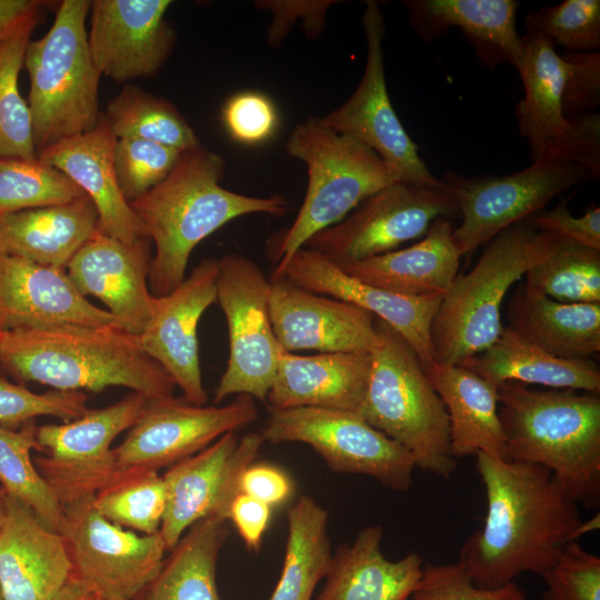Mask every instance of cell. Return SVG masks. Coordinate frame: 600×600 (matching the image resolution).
I'll return each mask as SVG.
<instances>
[{"instance_id":"1","label":"cell","mask_w":600,"mask_h":600,"mask_svg":"<svg viewBox=\"0 0 600 600\" xmlns=\"http://www.w3.org/2000/svg\"><path fill=\"white\" fill-rule=\"evenodd\" d=\"M487 511L457 563L474 584L498 588L522 573L543 576L578 541L579 504L546 468L478 453Z\"/></svg>"},{"instance_id":"2","label":"cell","mask_w":600,"mask_h":600,"mask_svg":"<svg viewBox=\"0 0 600 600\" xmlns=\"http://www.w3.org/2000/svg\"><path fill=\"white\" fill-rule=\"evenodd\" d=\"M223 158L197 146L181 153L169 176L129 204L156 251L149 272L152 296L161 297L186 278L193 249L228 222L242 216H282L288 202L280 196L251 197L223 188Z\"/></svg>"},{"instance_id":"3","label":"cell","mask_w":600,"mask_h":600,"mask_svg":"<svg viewBox=\"0 0 600 600\" xmlns=\"http://www.w3.org/2000/svg\"><path fill=\"white\" fill-rule=\"evenodd\" d=\"M0 364L19 381L60 391H101L124 387L157 400L173 396L176 384L120 327L64 326L0 331Z\"/></svg>"},{"instance_id":"4","label":"cell","mask_w":600,"mask_h":600,"mask_svg":"<svg viewBox=\"0 0 600 600\" xmlns=\"http://www.w3.org/2000/svg\"><path fill=\"white\" fill-rule=\"evenodd\" d=\"M507 459L548 469L588 509L600 506V397L571 389L498 387Z\"/></svg>"},{"instance_id":"5","label":"cell","mask_w":600,"mask_h":600,"mask_svg":"<svg viewBox=\"0 0 600 600\" xmlns=\"http://www.w3.org/2000/svg\"><path fill=\"white\" fill-rule=\"evenodd\" d=\"M552 234L520 221L487 242L473 268L456 277L433 316V362L459 364L489 348L503 326L509 289L547 253Z\"/></svg>"},{"instance_id":"6","label":"cell","mask_w":600,"mask_h":600,"mask_svg":"<svg viewBox=\"0 0 600 600\" xmlns=\"http://www.w3.org/2000/svg\"><path fill=\"white\" fill-rule=\"evenodd\" d=\"M290 157L307 167L303 202L292 224L272 241L277 279L292 256L319 231L344 219L367 198L399 181L361 142L326 127L319 117L297 124L286 142Z\"/></svg>"},{"instance_id":"7","label":"cell","mask_w":600,"mask_h":600,"mask_svg":"<svg viewBox=\"0 0 600 600\" xmlns=\"http://www.w3.org/2000/svg\"><path fill=\"white\" fill-rule=\"evenodd\" d=\"M377 340L358 414L402 446L416 468L444 479L457 469L450 449L449 419L411 346L376 318Z\"/></svg>"},{"instance_id":"8","label":"cell","mask_w":600,"mask_h":600,"mask_svg":"<svg viewBox=\"0 0 600 600\" xmlns=\"http://www.w3.org/2000/svg\"><path fill=\"white\" fill-rule=\"evenodd\" d=\"M89 0L60 2L51 28L29 42L24 66L30 78L28 106L38 151L88 132L99 122L101 73L88 46Z\"/></svg>"},{"instance_id":"9","label":"cell","mask_w":600,"mask_h":600,"mask_svg":"<svg viewBox=\"0 0 600 600\" xmlns=\"http://www.w3.org/2000/svg\"><path fill=\"white\" fill-rule=\"evenodd\" d=\"M217 302L228 327L229 357L213 404L232 394L267 400L282 351L269 313L271 282L257 262L228 253L218 259Z\"/></svg>"},{"instance_id":"10","label":"cell","mask_w":600,"mask_h":600,"mask_svg":"<svg viewBox=\"0 0 600 600\" xmlns=\"http://www.w3.org/2000/svg\"><path fill=\"white\" fill-rule=\"evenodd\" d=\"M260 434L270 443H306L336 472L363 474L396 491H406L412 484V456L356 412L269 408Z\"/></svg>"},{"instance_id":"11","label":"cell","mask_w":600,"mask_h":600,"mask_svg":"<svg viewBox=\"0 0 600 600\" xmlns=\"http://www.w3.org/2000/svg\"><path fill=\"white\" fill-rule=\"evenodd\" d=\"M453 217H459V209L442 182L397 181L367 198L340 222L312 236L304 247L346 268L424 237L436 219Z\"/></svg>"},{"instance_id":"12","label":"cell","mask_w":600,"mask_h":600,"mask_svg":"<svg viewBox=\"0 0 600 600\" xmlns=\"http://www.w3.org/2000/svg\"><path fill=\"white\" fill-rule=\"evenodd\" d=\"M588 171L574 163L540 161L511 174L467 178L447 173L441 182L456 201L461 223L453 240L466 256L507 228L542 211L564 191L588 181Z\"/></svg>"},{"instance_id":"13","label":"cell","mask_w":600,"mask_h":600,"mask_svg":"<svg viewBox=\"0 0 600 600\" xmlns=\"http://www.w3.org/2000/svg\"><path fill=\"white\" fill-rule=\"evenodd\" d=\"M61 534L73 574L102 600H133L161 570L167 551L160 533L138 534L102 517L93 496L63 506Z\"/></svg>"},{"instance_id":"14","label":"cell","mask_w":600,"mask_h":600,"mask_svg":"<svg viewBox=\"0 0 600 600\" xmlns=\"http://www.w3.org/2000/svg\"><path fill=\"white\" fill-rule=\"evenodd\" d=\"M257 418L254 399L246 394L226 406H196L173 396L149 400L123 441L111 449L116 480L171 467Z\"/></svg>"},{"instance_id":"15","label":"cell","mask_w":600,"mask_h":600,"mask_svg":"<svg viewBox=\"0 0 600 600\" xmlns=\"http://www.w3.org/2000/svg\"><path fill=\"white\" fill-rule=\"evenodd\" d=\"M362 26L367 60L360 82L347 101L319 118L334 132L373 150L399 181L438 186L440 179L420 158L388 93L382 46L386 24L379 2H366Z\"/></svg>"},{"instance_id":"16","label":"cell","mask_w":600,"mask_h":600,"mask_svg":"<svg viewBox=\"0 0 600 600\" xmlns=\"http://www.w3.org/2000/svg\"><path fill=\"white\" fill-rule=\"evenodd\" d=\"M148 399L131 392L121 400L88 410L76 420L37 427L44 456L33 462L62 507L94 496L116 480L111 443L138 420Z\"/></svg>"},{"instance_id":"17","label":"cell","mask_w":600,"mask_h":600,"mask_svg":"<svg viewBox=\"0 0 600 600\" xmlns=\"http://www.w3.org/2000/svg\"><path fill=\"white\" fill-rule=\"evenodd\" d=\"M263 443L260 432L241 438L228 432L170 467L162 476L167 502L159 531L167 551L200 520L219 517L228 521L230 504L239 494L240 477Z\"/></svg>"},{"instance_id":"18","label":"cell","mask_w":600,"mask_h":600,"mask_svg":"<svg viewBox=\"0 0 600 600\" xmlns=\"http://www.w3.org/2000/svg\"><path fill=\"white\" fill-rule=\"evenodd\" d=\"M219 262L200 261L189 277L171 292L152 298V318L138 336L142 349L156 360L180 388L183 399L204 406L199 358L198 323L203 312L217 302Z\"/></svg>"},{"instance_id":"19","label":"cell","mask_w":600,"mask_h":600,"mask_svg":"<svg viewBox=\"0 0 600 600\" xmlns=\"http://www.w3.org/2000/svg\"><path fill=\"white\" fill-rule=\"evenodd\" d=\"M169 0L91 1L88 46L101 74L128 81L154 74L170 56L174 33Z\"/></svg>"},{"instance_id":"20","label":"cell","mask_w":600,"mask_h":600,"mask_svg":"<svg viewBox=\"0 0 600 600\" xmlns=\"http://www.w3.org/2000/svg\"><path fill=\"white\" fill-rule=\"evenodd\" d=\"M270 282V320L282 350L370 353L377 330L369 311L314 293L286 278Z\"/></svg>"},{"instance_id":"21","label":"cell","mask_w":600,"mask_h":600,"mask_svg":"<svg viewBox=\"0 0 600 600\" xmlns=\"http://www.w3.org/2000/svg\"><path fill=\"white\" fill-rule=\"evenodd\" d=\"M151 260L149 238L128 243L98 230L66 271L82 296L98 298L122 330L140 336L152 318Z\"/></svg>"},{"instance_id":"22","label":"cell","mask_w":600,"mask_h":600,"mask_svg":"<svg viewBox=\"0 0 600 600\" xmlns=\"http://www.w3.org/2000/svg\"><path fill=\"white\" fill-rule=\"evenodd\" d=\"M64 326L120 327L78 291L66 269L0 252V331Z\"/></svg>"},{"instance_id":"23","label":"cell","mask_w":600,"mask_h":600,"mask_svg":"<svg viewBox=\"0 0 600 600\" xmlns=\"http://www.w3.org/2000/svg\"><path fill=\"white\" fill-rule=\"evenodd\" d=\"M280 278L366 309L411 346L423 369L433 363L430 328L442 294L408 297L377 288L353 278L306 247L292 256L277 279Z\"/></svg>"},{"instance_id":"24","label":"cell","mask_w":600,"mask_h":600,"mask_svg":"<svg viewBox=\"0 0 600 600\" xmlns=\"http://www.w3.org/2000/svg\"><path fill=\"white\" fill-rule=\"evenodd\" d=\"M73 573L61 533L6 496L0 529V588L3 600H56Z\"/></svg>"},{"instance_id":"25","label":"cell","mask_w":600,"mask_h":600,"mask_svg":"<svg viewBox=\"0 0 600 600\" xmlns=\"http://www.w3.org/2000/svg\"><path fill=\"white\" fill-rule=\"evenodd\" d=\"M116 140L101 116L92 130L56 142L37 156L39 161L64 173L91 199L101 233L131 243L148 237L120 191L113 167Z\"/></svg>"},{"instance_id":"26","label":"cell","mask_w":600,"mask_h":600,"mask_svg":"<svg viewBox=\"0 0 600 600\" xmlns=\"http://www.w3.org/2000/svg\"><path fill=\"white\" fill-rule=\"evenodd\" d=\"M370 353L297 354L282 350L267 396L269 408L314 407L358 412L368 387Z\"/></svg>"},{"instance_id":"27","label":"cell","mask_w":600,"mask_h":600,"mask_svg":"<svg viewBox=\"0 0 600 600\" xmlns=\"http://www.w3.org/2000/svg\"><path fill=\"white\" fill-rule=\"evenodd\" d=\"M409 21L424 41L456 27L488 67L508 62L514 68L523 50L516 28L520 2L513 0H409L403 1Z\"/></svg>"},{"instance_id":"28","label":"cell","mask_w":600,"mask_h":600,"mask_svg":"<svg viewBox=\"0 0 600 600\" xmlns=\"http://www.w3.org/2000/svg\"><path fill=\"white\" fill-rule=\"evenodd\" d=\"M379 524L362 528L332 556L326 583L316 600H409L421 578L422 558L411 552L389 560Z\"/></svg>"},{"instance_id":"29","label":"cell","mask_w":600,"mask_h":600,"mask_svg":"<svg viewBox=\"0 0 600 600\" xmlns=\"http://www.w3.org/2000/svg\"><path fill=\"white\" fill-rule=\"evenodd\" d=\"M450 219L438 218L417 243L341 268L353 278L408 296L444 294L458 276L461 253Z\"/></svg>"},{"instance_id":"30","label":"cell","mask_w":600,"mask_h":600,"mask_svg":"<svg viewBox=\"0 0 600 600\" xmlns=\"http://www.w3.org/2000/svg\"><path fill=\"white\" fill-rule=\"evenodd\" d=\"M99 230L97 209L88 196L63 204L0 216V252L66 269Z\"/></svg>"},{"instance_id":"31","label":"cell","mask_w":600,"mask_h":600,"mask_svg":"<svg viewBox=\"0 0 600 600\" xmlns=\"http://www.w3.org/2000/svg\"><path fill=\"white\" fill-rule=\"evenodd\" d=\"M423 370L447 411L452 456L507 459L498 388L460 364L433 362Z\"/></svg>"},{"instance_id":"32","label":"cell","mask_w":600,"mask_h":600,"mask_svg":"<svg viewBox=\"0 0 600 600\" xmlns=\"http://www.w3.org/2000/svg\"><path fill=\"white\" fill-rule=\"evenodd\" d=\"M508 328L562 359H590L600 351V303L553 300L524 283L507 304Z\"/></svg>"},{"instance_id":"33","label":"cell","mask_w":600,"mask_h":600,"mask_svg":"<svg viewBox=\"0 0 600 600\" xmlns=\"http://www.w3.org/2000/svg\"><path fill=\"white\" fill-rule=\"evenodd\" d=\"M459 364L497 388L512 381L548 389L600 392V370L593 361L553 357L507 326L489 348Z\"/></svg>"},{"instance_id":"34","label":"cell","mask_w":600,"mask_h":600,"mask_svg":"<svg viewBox=\"0 0 600 600\" xmlns=\"http://www.w3.org/2000/svg\"><path fill=\"white\" fill-rule=\"evenodd\" d=\"M523 41L516 69L524 97L516 107V117L533 163L544 161L551 143L562 137L569 126L561 104L566 63L554 46L543 37L528 32Z\"/></svg>"},{"instance_id":"35","label":"cell","mask_w":600,"mask_h":600,"mask_svg":"<svg viewBox=\"0 0 600 600\" xmlns=\"http://www.w3.org/2000/svg\"><path fill=\"white\" fill-rule=\"evenodd\" d=\"M227 522L208 517L194 523L170 550L142 600H221L216 572L229 536Z\"/></svg>"},{"instance_id":"36","label":"cell","mask_w":600,"mask_h":600,"mask_svg":"<svg viewBox=\"0 0 600 600\" xmlns=\"http://www.w3.org/2000/svg\"><path fill=\"white\" fill-rule=\"evenodd\" d=\"M328 526V511L312 497L289 509L282 571L269 600H311L332 559Z\"/></svg>"},{"instance_id":"37","label":"cell","mask_w":600,"mask_h":600,"mask_svg":"<svg viewBox=\"0 0 600 600\" xmlns=\"http://www.w3.org/2000/svg\"><path fill=\"white\" fill-rule=\"evenodd\" d=\"M34 420L12 430L0 426V486L8 497L29 507L50 529L61 533L64 511L37 469L31 451L42 452Z\"/></svg>"},{"instance_id":"38","label":"cell","mask_w":600,"mask_h":600,"mask_svg":"<svg viewBox=\"0 0 600 600\" xmlns=\"http://www.w3.org/2000/svg\"><path fill=\"white\" fill-rule=\"evenodd\" d=\"M117 139L138 138L186 151L199 146L194 130L169 101L124 87L102 116Z\"/></svg>"},{"instance_id":"39","label":"cell","mask_w":600,"mask_h":600,"mask_svg":"<svg viewBox=\"0 0 600 600\" xmlns=\"http://www.w3.org/2000/svg\"><path fill=\"white\" fill-rule=\"evenodd\" d=\"M524 276L528 288L553 300L600 303V250L552 234L547 253Z\"/></svg>"},{"instance_id":"40","label":"cell","mask_w":600,"mask_h":600,"mask_svg":"<svg viewBox=\"0 0 600 600\" xmlns=\"http://www.w3.org/2000/svg\"><path fill=\"white\" fill-rule=\"evenodd\" d=\"M40 12L21 22L0 40V157L33 161L38 159L32 119L20 94L18 78L31 33Z\"/></svg>"},{"instance_id":"41","label":"cell","mask_w":600,"mask_h":600,"mask_svg":"<svg viewBox=\"0 0 600 600\" xmlns=\"http://www.w3.org/2000/svg\"><path fill=\"white\" fill-rule=\"evenodd\" d=\"M166 487L158 471L124 476L93 496L97 511L110 522L142 534L160 531Z\"/></svg>"},{"instance_id":"42","label":"cell","mask_w":600,"mask_h":600,"mask_svg":"<svg viewBox=\"0 0 600 600\" xmlns=\"http://www.w3.org/2000/svg\"><path fill=\"white\" fill-rule=\"evenodd\" d=\"M86 196L64 173L41 161L0 157V216L63 204Z\"/></svg>"},{"instance_id":"43","label":"cell","mask_w":600,"mask_h":600,"mask_svg":"<svg viewBox=\"0 0 600 600\" xmlns=\"http://www.w3.org/2000/svg\"><path fill=\"white\" fill-rule=\"evenodd\" d=\"M526 24L529 32L568 52L599 51V0H564L556 6H544L529 11Z\"/></svg>"},{"instance_id":"44","label":"cell","mask_w":600,"mask_h":600,"mask_svg":"<svg viewBox=\"0 0 600 600\" xmlns=\"http://www.w3.org/2000/svg\"><path fill=\"white\" fill-rule=\"evenodd\" d=\"M182 152L149 140L117 139L113 148V167L126 200L133 201L162 182Z\"/></svg>"},{"instance_id":"45","label":"cell","mask_w":600,"mask_h":600,"mask_svg":"<svg viewBox=\"0 0 600 600\" xmlns=\"http://www.w3.org/2000/svg\"><path fill=\"white\" fill-rule=\"evenodd\" d=\"M87 403L88 396L81 391L36 393L0 378V426L3 428L16 430L41 416L69 422L89 410Z\"/></svg>"},{"instance_id":"46","label":"cell","mask_w":600,"mask_h":600,"mask_svg":"<svg viewBox=\"0 0 600 600\" xmlns=\"http://www.w3.org/2000/svg\"><path fill=\"white\" fill-rule=\"evenodd\" d=\"M541 577L543 600H600V558L578 541L567 544Z\"/></svg>"},{"instance_id":"47","label":"cell","mask_w":600,"mask_h":600,"mask_svg":"<svg viewBox=\"0 0 600 600\" xmlns=\"http://www.w3.org/2000/svg\"><path fill=\"white\" fill-rule=\"evenodd\" d=\"M409 600H527V597L516 581L498 588L478 587L454 562L424 564Z\"/></svg>"},{"instance_id":"48","label":"cell","mask_w":600,"mask_h":600,"mask_svg":"<svg viewBox=\"0 0 600 600\" xmlns=\"http://www.w3.org/2000/svg\"><path fill=\"white\" fill-rule=\"evenodd\" d=\"M222 120L229 134L246 144L269 139L278 124L277 110L269 98L259 92L232 96L222 109Z\"/></svg>"},{"instance_id":"49","label":"cell","mask_w":600,"mask_h":600,"mask_svg":"<svg viewBox=\"0 0 600 600\" xmlns=\"http://www.w3.org/2000/svg\"><path fill=\"white\" fill-rule=\"evenodd\" d=\"M333 0H260L257 8L267 10L271 21L267 31V42L270 47H279L293 27L298 24L310 39H317L327 26V13Z\"/></svg>"},{"instance_id":"50","label":"cell","mask_w":600,"mask_h":600,"mask_svg":"<svg viewBox=\"0 0 600 600\" xmlns=\"http://www.w3.org/2000/svg\"><path fill=\"white\" fill-rule=\"evenodd\" d=\"M562 111L566 118L594 112L600 104V52H564Z\"/></svg>"},{"instance_id":"51","label":"cell","mask_w":600,"mask_h":600,"mask_svg":"<svg viewBox=\"0 0 600 600\" xmlns=\"http://www.w3.org/2000/svg\"><path fill=\"white\" fill-rule=\"evenodd\" d=\"M562 137L549 147L544 161L574 163L584 168L590 178L600 179V116L591 112L568 118Z\"/></svg>"},{"instance_id":"52","label":"cell","mask_w":600,"mask_h":600,"mask_svg":"<svg viewBox=\"0 0 600 600\" xmlns=\"http://www.w3.org/2000/svg\"><path fill=\"white\" fill-rule=\"evenodd\" d=\"M569 201L570 197L551 210H542L531 216L526 222L536 230L600 250V208L594 207L581 217H574L568 207Z\"/></svg>"},{"instance_id":"53","label":"cell","mask_w":600,"mask_h":600,"mask_svg":"<svg viewBox=\"0 0 600 600\" xmlns=\"http://www.w3.org/2000/svg\"><path fill=\"white\" fill-rule=\"evenodd\" d=\"M293 491L289 476L267 463H251L239 480V493L254 498L269 507L284 503Z\"/></svg>"},{"instance_id":"54","label":"cell","mask_w":600,"mask_h":600,"mask_svg":"<svg viewBox=\"0 0 600 600\" xmlns=\"http://www.w3.org/2000/svg\"><path fill=\"white\" fill-rule=\"evenodd\" d=\"M270 517L271 507L243 493L233 499L228 512V521L236 527L246 547L254 552L261 548Z\"/></svg>"},{"instance_id":"55","label":"cell","mask_w":600,"mask_h":600,"mask_svg":"<svg viewBox=\"0 0 600 600\" xmlns=\"http://www.w3.org/2000/svg\"><path fill=\"white\" fill-rule=\"evenodd\" d=\"M42 6L39 0H0V40L26 19L39 13Z\"/></svg>"},{"instance_id":"56","label":"cell","mask_w":600,"mask_h":600,"mask_svg":"<svg viewBox=\"0 0 600 600\" xmlns=\"http://www.w3.org/2000/svg\"><path fill=\"white\" fill-rule=\"evenodd\" d=\"M56 600H102V598L72 573Z\"/></svg>"},{"instance_id":"57","label":"cell","mask_w":600,"mask_h":600,"mask_svg":"<svg viewBox=\"0 0 600 600\" xmlns=\"http://www.w3.org/2000/svg\"><path fill=\"white\" fill-rule=\"evenodd\" d=\"M6 492L0 486V529L6 520Z\"/></svg>"},{"instance_id":"58","label":"cell","mask_w":600,"mask_h":600,"mask_svg":"<svg viewBox=\"0 0 600 600\" xmlns=\"http://www.w3.org/2000/svg\"><path fill=\"white\" fill-rule=\"evenodd\" d=\"M4 374H6V373H4V371H3V369H2V367H1V364H0V378H3Z\"/></svg>"},{"instance_id":"59","label":"cell","mask_w":600,"mask_h":600,"mask_svg":"<svg viewBox=\"0 0 600 600\" xmlns=\"http://www.w3.org/2000/svg\"><path fill=\"white\" fill-rule=\"evenodd\" d=\"M0 600H3V598H2V592H1V588H0Z\"/></svg>"}]
</instances>
